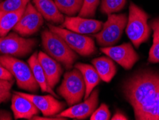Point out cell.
Segmentation results:
<instances>
[{"label": "cell", "mask_w": 159, "mask_h": 120, "mask_svg": "<svg viewBox=\"0 0 159 120\" xmlns=\"http://www.w3.org/2000/svg\"><path fill=\"white\" fill-rule=\"evenodd\" d=\"M125 98L138 120H159V74L143 70L126 80L123 85Z\"/></svg>", "instance_id": "1"}, {"label": "cell", "mask_w": 159, "mask_h": 120, "mask_svg": "<svg viewBox=\"0 0 159 120\" xmlns=\"http://www.w3.org/2000/svg\"><path fill=\"white\" fill-rule=\"evenodd\" d=\"M42 44L50 57L62 63L67 69H71L78 58L75 52L70 48L66 42L50 30L46 29L42 32Z\"/></svg>", "instance_id": "2"}, {"label": "cell", "mask_w": 159, "mask_h": 120, "mask_svg": "<svg viewBox=\"0 0 159 120\" xmlns=\"http://www.w3.org/2000/svg\"><path fill=\"white\" fill-rule=\"evenodd\" d=\"M0 63L12 74L19 88L32 93L37 92L39 86L29 64L13 56L4 54L0 55Z\"/></svg>", "instance_id": "3"}, {"label": "cell", "mask_w": 159, "mask_h": 120, "mask_svg": "<svg viewBox=\"0 0 159 120\" xmlns=\"http://www.w3.org/2000/svg\"><path fill=\"white\" fill-rule=\"evenodd\" d=\"M148 15L139 7L131 3L129 7L126 33L135 48L149 39L151 27L148 24Z\"/></svg>", "instance_id": "4"}, {"label": "cell", "mask_w": 159, "mask_h": 120, "mask_svg": "<svg viewBox=\"0 0 159 120\" xmlns=\"http://www.w3.org/2000/svg\"><path fill=\"white\" fill-rule=\"evenodd\" d=\"M57 92L69 106L80 102L85 93V84L81 72L75 69L65 73Z\"/></svg>", "instance_id": "5"}, {"label": "cell", "mask_w": 159, "mask_h": 120, "mask_svg": "<svg viewBox=\"0 0 159 120\" xmlns=\"http://www.w3.org/2000/svg\"><path fill=\"white\" fill-rule=\"evenodd\" d=\"M128 17L125 14L107 15V20L102 25V29L94 35L99 46L109 47L118 43L127 25Z\"/></svg>", "instance_id": "6"}, {"label": "cell", "mask_w": 159, "mask_h": 120, "mask_svg": "<svg viewBox=\"0 0 159 120\" xmlns=\"http://www.w3.org/2000/svg\"><path fill=\"white\" fill-rule=\"evenodd\" d=\"M48 26L49 30L61 37L70 48L79 55L90 56L96 51L94 41L91 37L52 24H48Z\"/></svg>", "instance_id": "7"}, {"label": "cell", "mask_w": 159, "mask_h": 120, "mask_svg": "<svg viewBox=\"0 0 159 120\" xmlns=\"http://www.w3.org/2000/svg\"><path fill=\"white\" fill-rule=\"evenodd\" d=\"M37 41L25 38L16 32L0 37V53L13 57H25L36 46Z\"/></svg>", "instance_id": "8"}, {"label": "cell", "mask_w": 159, "mask_h": 120, "mask_svg": "<svg viewBox=\"0 0 159 120\" xmlns=\"http://www.w3.org/2000/svg\"><path fill=\"white\" fill-rule=\"evenodd\" d=\"M44 18L30 2L25 7V12L13 30L21 36L32 35L38 31L43 26Z\"/></svg>", "instance_id": "9"}, {"label": "cell", "mask_w": 159, "mask_h": 120, "mask_svg": "<svg viewBox=\"0 0 159 120\" xmlns=\"http://www.w3.org/2000/svg\"><path fill=\"white\" fill-rule=\"evenodd\" d=\"M101 51L126 70H130L139 59V55L130 43H123L118 46L102 48Z\"/></svg>", "instance_id": "10"}, {"label": "cell", "mask_w": 159, "mask_h": 120, "mask_svg": "<svg viewBox=\"0 0 159 120\" xmlns=\"http://www.w3.org/2000/svg\"><path fill=\"white\" fill-rule=\"evenodd\" d=\"M98 95H99L98 89H95V90L93 89L90 95L85 99V102H80L71 106L68 109L57 114V117L75 119H85L88 118L97 109Z\"/></svg>", "instance_id": "11"}, {"label": "cell", "mask_w": 159, "mask_h": 120, "mask_svg": "<svg viewBox=\"0 0 159 120\" xmlns=\"http://www.w3.org/2000/svg\"><path fill=\"white\" fill-rule=\"evenodd\" d=\"M102 23L101 21L93 20V19L82 17H72L67 16L60 27H65L67 30H71L77 33L86 35L97 33L102 29Z\"/></svg>", "instance_id": "12"}, {"label": "cell", "mask_w": 159, "mask_h": 120, "mask_svg": "<svg viewBox=\"0 0 159 120\" xmlns=\"http://www.w3.org/2000/svg\"><path fill=\"white\" fill-rule=\"evenodd\" d=\"M15 92L29 98L36 106L37 109L43 113L44 117L55 116L58 113L61 112L62 110L65 107V103L57 100L53 97L52 95L39 96L17 92V91H15Z\"/></svg>", "instance_id": "13"}, {"label": "cell", "mask_w": 159, "mask_h": 120, "mask_svg": "<svg viewBox=\"0 0 159 120\" xmlns=\"http://www.w3.org/2000/svg\"><path fill=\"white\" fill-rule=\"evenodd\" d=\"M11 109L16 119H32V117L38 115L39 112L29 98L15 92L11 96Z\"/></svg>", "instance_id": "14"}, {"label": "cell", "mask_w": 159, "mask_h": 120, "mask_svg": "<svg viewBox=\"0 0 159 120\" xmlns=\"http://www.w3.org/2000/svg\"><path fill=\"white\" fill-rule=\"evenodd\" d=\"M39 62L44 70L47 81L51 88L54 89L61 77L63 69L59 62L43 52L37 53Z\"/></svg>", "instance_id": "15"}, {"label": "cell", "mask_w": 159, "mask_h": 120, "mask_svg": "<svg viewBox=\"0 0 159 120\" xmlns=\"http://www.w3.org/2000/svg\"><path fill=\"white\" fill-rule=\"evenodd\" d=\"M37 11L44 19L52 24H62L65 20L62 13L52 0H32Z\"/></svg>", "instance_id": "16"}, {"label": "cell", "mask_w": 159, "mask_h": 120, "mask_svg": "<svg viewBox=\"0 0 159 120\" xmlns=\"http://www.w3.org/2000/svg\"><path fill=\"white\" fill-rule=\"evenodd\" d=\"M37 53H34V54H32L28 59V64L31 68L34 79H35L37 83L38 84L39 88H40L43 92H48L51 94V95L58 97L57 94L53 91L52 89L49 86L44 70L39 62Z\"/></svg>", "instance_id": "17"}, {"label": "cell", "mask_w": 159, "mask_h": 120, "mask_svg": "<svg viewBox=\"0 0 159 120\" xmlns=\"http://www.w3.org/2000/svg\"><path fill=\"white\" fill-rule=\"evenodd\" d=\"M75 67L81 72L84 81H85V93L84 96H85V99H86L92 93L95 87L100 83V78L96 69L92 65L79 63H77Z\"/></svg>", "instance_id": "18"}, {"label": "cell", "mask_w": 159, "mask_h": 120, "mask_svg": "<svg viewBox=\"0 0 159 120\" xmlns=\"http://www.w3.org/2000/svg\"><path fill=\"white\" fill-rule=\"evenodd\" d=\"M92 63L100 79L105 82L108 83L111 81L116 74V66L111 58H97L93 59Z\"/></svg>", "instance_id": "19"}, {"label": "cell", "mask_w": 159, "mask_h": 120, "mask_svg": "<svg viewBox=\"0 0 159 120\" xmlns=\"http://www.w3.org/2000/svg\"><path fill=\"white\" fill-rule=\"evenodd\" d=\"M25 9V7L15 12L0 10V37L5 36L15 27L24 13Z\"/></svg>", "instance_id": "20"}, {"label": "cell", "mask_w": 159, "mask_h": 120, "mask_svg": "<svg viewBox=\"0 0 159 120\" xmlns=\"http://www.w3.org/2000/svg\"><path fill=\"white\" fill-rule=\"evenodd\" d=\"M150 27L153 30V41L149 51L148 61L152 63H159V18L152 20Z\"/></svg>", "instance_id": "21"}, {"label": "cell", "mask_w": 159, "mask_h": 120, "mask_svg": "<svg viewBox=\"0 0 159 120\" xmlns=\"http://www.w3.org/2000/svg\"><path fill=\"white\" fill-rule=\"evenodd\" d=\"M54 2L58 9L67 16L75 15L83 3V0H54Z\"/></svg>", "instance_id": "22"}, {"label": "cell", "mask_w": 159, "mask_h": 120, "mask_svg": "<svg viewBox=\"0 0 159 120\" xmlns=\"http://www.w3.org/2000/svg\"><path fill=\"white\" fill-rule=\"evenodd\" d=\"M126 0H102L100 10L106 15L120 11L125 5Z\"/></svg>", "instance_id": "23"}, {"label": "cell", "mask_w": 159, "mask_h": 120, "mask_svg": "<svg viewBox=\"0 0 159 120\" xmlns=\"http://www.w3.org/2000/svg\"><path fill=\"white\" fill-rule=\"evenodd\" d=\"M99 3L100 0H83V5L79 12V16L86 18L94 17Z\"/></svg>", "instance_id": "24"}, {"label": "cell", "mask_w": 159, "mask_h": 120, "mask_svg": "<svg viewBox=\"0 0 159 120\" xmlns=\"http://www.w3.org/2000/svg\"><path fill=\"white\" fill-rule=\"evenodd\" d=\"M30 0H4L0 2V10L15 12L26 7Z\"/></svg>", "instance_id": "25"}, {"label": "cell", "mask_w": 159, "mask_h": 120, "mask_svg": "<svg viewBox=\"0 0 159 120\" xmlns=\"http://www.w3.org/2000/svg\"><path fill=\"white\" fill-rule=\"evenodd\" d=\"M14 84V81L0 80V104L6 102L11 97V89Z\"/></svg>", "instance_id": "26"}, {"label": "cell", "mask_w": 159, "mask_h": 120, "mask_svg": "<svg viewBox=\"0 0 159 120\" xmlns=\"http://www.w3.org/2000/svg\"><path fill=\"white\" fill-rule=\"evenodd\" d=\"M111 118V112L106 103H102L99 108H98L91 114V120H108Z\"/></svg>", "instance_id": "27"}, {"label": "cell", "mask_w": 159, "mask_h": 120, "mask_svg": "<svg viewBox=\"0 0 159 120\" xmlns=\"http://www.w3.org/2000/svg\"><path fill=\"white\" fill-rule=\"evenodd\" d=\"M13 78L12 74H11L10 71L0 63V80L11 81L13 80Z\"/></svg>", "instance_id": "28"}, {"label": "cell", "mask_w": 159, "mask_h": 120, "mask_svg": "<svg viewBox=\"0 0 159 120\" xmlns=\"http://www.w3.org/2000/svg\"><path fill=\"white\" fill-rule=\"evenodd\" d=\"M0 119L1 120H11L12 119L11 115L7 111H0Z\"/></svg>", "instance_id": "29"}, {"label": "cell", "mask_w": 159, "mask_h": 120, "mask_svg": "<svg viewBox=\"0 0 159 120\" xmlns=\"http://www.w3.org/2000/svg\"><path fill=\"white\" fill-rule=\"evenodd\" d=\"M113 120H126L128 119L127 117H126L125 115H123L122 113H120V112H116V114L114 115L113 117V118H112Z\"/></svg>", "instance_id": "30"}, {"label": "cell", "mask_w": 159, "mask_h": 120, "mask_svg": "<svg viewBox=\"0 0 159 120\" xmlns=\"http://www.w3.org/2000/svg\"><path fill=\"white\" fill-rule=\"evenodd\" d=\"M0 2H2V0H0Z\"/></svg>", "instance_id": "31"}]
</instances>
